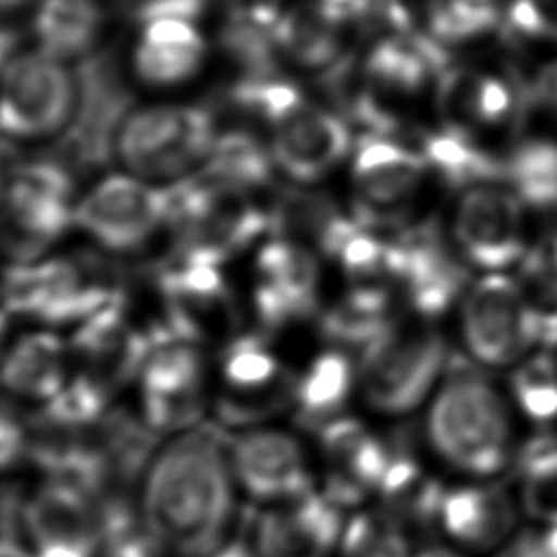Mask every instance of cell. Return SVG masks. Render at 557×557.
<instances>
[{
    "mask_svg": "<svg viewBox=\"0 0 557 557\" xmlns=\"http://www.w3.org/2000/svg\"><path fill=\"white\" fill-rule=\"evenodd\" d=\"M102 255L52 252L35 261L9 263L0 274V305L11 318L33 326L74 329L126 296L120 274Z\"/></svg>",
    "mask_w": 557,
    "mask_h": 557,
    "instance_id": "4",
    "label": "cell"
},
{
    "mask_svg": "<svg viewBox=\"0 0 557 557\" xmlns=\"http://www.w3.org/2000/svg\"><path fill=\"white\" fill-rule=\"evenodd\" d=\"M357 389V368L342 348L315 355L294 379L292 416L298 426L315 431L324 422L348 413V400Z\"/></svg>",
    "mask_w": 557,
    "mask_h": 557,
    "instance_id": "29",
    "label": "cell"
},
{
    "mask_svg": "<svg viewBox=\"0 0 557 557\" xmlns=\"http://www.w3.org/2000/svg\"><path fill=\"white\" fill-rule=\"evenodd\" d=\"M418 152L433 174L444 183L468 189L474 185L503 181V159L494 157L474 135L446 124L418 133Z\"/></svg>",
    "mask_w": 557,
    "mask_h": 557,
    "instance_id": "30",
    "label": "cell"
},
{
    "mask_svg": "<svg viewBox=\"0 0 557 557\" xmlns=\"http://www.w3.org/2000/svg\"><path fill=\"white\" fill-rule=\"evenodd\" d=\"M320 261L313 246L272 235L255 257L252 307L265 329H283L318 307Z\"/></svg>",
    "mask_w": 557,
    "mask_h": 557,
    "instance_id": "21",
    "label": "cell"
},
{
    "mask_svg": "<svg viewBox=\"0 0 557 557\" xmlns=\"http://www.w3.org/2000/svg\"><path fill=\"white\" fill-rule=\"evenodd\" d=\"M135 522L159 557H220L239 542L248 505L226 433L211 424L159 440L133 481Z\"/></svg>",
    "mask_w": 557,
    "mask_h": 557,
    "instance_id": "1",
    "label": "cell"
},
{
    "mask_svg": "<svg viewBox=\"0 0 557 557\" xmlns=\"http://www.w3.org/2000/svg\"><path fill=\"white\" fill-rule=\"evenodd\" d=\"M522 522L509 479L444 476L433 500L426 537L442 540L472 557H492Z\"/></svg>",
    "mask_w": 557,
    "mask_h": 557,
    "instance_id": "16",
    "label": "cell"
},
{
    "mask_svg": "<svg viewBox=\"0 0 557 557\" xmlns=\"http://www.w3.org/2000/svg\"><path fill=\"white\" fill-rule=\"evenodd\" d=\"M137 385V420L163 440L207 422L211 409L205 346L178 335L152 337Z\"/></svg>",
    "mask_w": 557,
    "mask_h": 557,
    "instance_id": "11",
    "label": "cell"
},
{
    "mask_svg": "<svg viewBox=\"0 0 557 557\" xmlns=\"http://www.w3.org/2000/svg\"><path fill=\"white\" fill-rule=\"evenodd\" d=\"M4 174H7V172H4V170H2V163H0V187H2V181H4Z\"/></svg>",
    "mask_w": 557,
    "mask_h": 557,
    "instance_id": "49",
    "label": "cell"
},
{
    "mask_svg": "<svg viewBox=\"0 0 557 557\" xmlns=\"http://www.w3.org/2000/svg\"><path fill=\"white\" fill-rule=\"evenodd\" d=\"M444 50L429 35L396 30L370 46L359 81L389 104L394 98L418 96L446 67Z\"/></svg>",
    "mask_w": 557,
    "mask_h": 557,
    "instance_id": "26",
    "label": "cell"
},
{
    "mask_svg": "<svg viewBox=\"0 0 557 557\" xmlns=\"http://www.w3.org/2000/svg\"><path fill=\"white\" fill-rule=\"evenodd\" d=\"M326 4H331L333 9H337V11H342L344 15H352L355 13V9H359L363 2L361 0H324Z\"/></svg>",
    "mask_w": 557,
    "mask_h": 557,
    "instance_id": "46",
    "label": "cell"
},
{
    "mask_svg": "<svg viewBox=\"0 0 557 557\" xmlns=\"http://www.w3.org/2000/svg\"><path fill=\"white\" fill-rule=\"evenodd\" d=\"M220 557H248V553H246V548L242 546V540L237 542V544H233L226 553H222Z\"/></svg>",
    "mask_w": 557,
    "mask_h": 557,
    "instance_id": "48",
    "label": "cell"
},
{
    "mask_svg": "<svg viewBox=\"0 0 557 557\" xmlns=\"http://www.w3.org/2000/svg\"><path fill=\"white\" fill-rule=\"evenodd\" d=\"M507 24L511 33L524 39L557 41V0H513Z\"/></svg>",
    "mask_w": 557,
    "mask_h": 557,
    "instance_id": "38",
    "label": "cell"
},
{
    "mask_svg": "<svg viewBox=\"0 0 557 557\" xmlns=\"http://www.w3.org/2000/svg\"><path fill=\"white\" fill-rule=\"evenodd\" d=\"M0 557H30L20 540H0Z\"/></svg>",
    "mask_w": 557,
    "mask_h": 557,
    "instance_id": "44",
    "label": "cell"
},
{
    "mask_svg": "<svg viewBox=\"0 0 557 557\" xmlns=\"http://www.w3.org/2000/svg\"><path fill=\"white\" fill-rule=\"evenodd\" d=\"M268 231H272V213L250 191L200 174L170 185L168 235L176 252L224 265Z\"/></svg>",
    "mask_w": 557,
    "mask_h": 557,
    "instance_id": "8",
    "label": "cell"
},
{
    "mask_svg": "<svg viewBox=\"0 0 557 557\" xmlns=\"http://www.w3.org/2000/svg\"><path fill=\"white\" fill-rule=\"evenodd\" d=\"M496 22L494 0H431L429 2V37L444 44L474 39L490 30Z\"/></svg>",
    "mask_w": 557,
    "mask_h": 557,
    "instance_id": "37",
    "label": "cell"
},
{
    "mask_svg": "<svg viewBox=\"0 0 557 557\" xmlns=\"http://www.w3.org/2000/svg\"><path fill=\"white\" fill-rule=\"evenodd\" d=\"M507 479L524 522L557 527V433L527 437Z\"/></svg>",
    "mask_w": 557,
    "mask_h": 557,
    "instance_id": "31",
    "label": "cell"
},
{
    "mask_svg": "<svg viewBox=\"0 0 557 557\" xmlns=\"http://www.w3.org/2000/svg\"><path fill=\"white\" fill-rule=\"evenodd\" d=\"M11 315L4 311V307L0 305V357L9 344V326H11Z\"/></svg>",
    "mask_w": 557,
    "mask_h": 557,
    "instance_id": "45",
    "label": "cell"
},
{
    "mask_svg": "<svg viewBox=\"0 0 557 557\" xmlns=\"http://www.w3.org/2000/svg\"><path fill=\"white\" fill-rule=\"evenodd\" d=\"M418 542L407 522L370 505L346 513L333 557H413Z\"/></svg>",
    "mask_w": 557,
    "mask_h": 557,
    "instance_id": "34",
    "label": "cell"
},
{
    "mask_svg": "<svg viewBox=\"0 0 557 557\" xmlns=\"http://www.w3.org/2000/svg\"><path fill=\"white\" fill-rule=\"evenodd\" d=\"M346 511L313 490L248 509L242 546L248 557H333Z\"/></svg>",
    "mask_w": 557,
    "mask_h": 557,
    "instance_id": "19",
    "label": "cell"
},
{
    "mask_svg": "<svg viewBox=\"0 0 557 557\" xmlns=\"http://www.w3.org/2000/svg\"><path fill=\"white\" fill-rule=\"evenodd\" d=\"M431 168L416 146L398 137L363 133L350 161L355 215L370 226L403 220L422 196Z\"/></svg>",
    "mask_w": 557,
    "mask_h": 557,
    "instance_id": "17",
    "label": "cell"
},
{
    "mask_svg": "<svg viewBox=\"0 0 557 557\" xmlns=\"http://www.w3.org/2000/svg\"><path fill=\"white\" fill-rule=\"evenodd\" d=\"M137 24L159 17H183L198 22L207 11L209 0H113Z\"/></svg>",
    "mask_w": 557,
    "mask_h": 557,
    "instance_id": "41",
    "label": "cell"
},
{
    "mask_svg": "<svg viewBox=\"0 0 557 557\" xmlns=\"http://www.w3.org/2000/svg\"><path fill=\"white\" fill-rule=\"evenodd\" d=\"M524 442L509 396L470 363L450 361L424 407L418 448L426 461L448 479H507Z\"/></svg>",
    "mask_w": 557,
    "mask_h": 557,
    "instance_id": "2",
    "label": "cell"
},
{
    "mask_svg": "<svg viewBox=\"0 0 557 557\" xmlns=\"http://www.w3.org/2000/svg\"><path fill=\"white\" fill-rule=\"evenodd\" d=\"M453 239L459 257L485 272L518 263L529 248L524 202L498 183L463 189L453 213Z\"/></svg>",
    "mask_w": 557,
    "mask_h": 557,
    "instance_id": "18",
    "label": "cell"
},
{
    "mask_svg": "<svg viewBox=\"0 0 557 557\" xmlns=\"http://www.w3.org/2000/svg\"><path fill=\"white\" fill-rule=\"evenodd\" d=\"M403 440L372 429L366 420L342 413L311 431L315 485L342 511L376 505Z\"/></svg>",
    "mask_w": 557,
    "mask_h": 557,
    "instance_id": "10",
    "label": "cell"
},
{
    "mask_svg": "<svg viewBox=\"0 0 557 557\" xmlns=\"http://www.w3.org/2000/svg\"><path fill=\"white\" fill-rule=\"evenodd\" d=\"M231 98L265 126L274 168L294 183L324 178L352 150L346 120L313 102L296 83L276 72L237 78Z\"/></svg>",
    "mask_w": 557,
    "mask_h": 557,
    "instance_id": "3",
    "label": "cell"
},
{
    "mask_svg": "<svg viewBox=\"0 0 557 557\" xmlns=\"http://www.w3.org/2000/svg\"><path fill=\"white\" fill-rule=\"evenodd\" d=\"M509 400L518 418L540 433L557 426V361L548 352H535L516 363L509 379Z\"/></svg>",
    "mask_w": 557,
    "mask_h": 557,
    "instance_id": "36",
    "label": "cell"
},
{
    "mask_svg": "<svg viewBox=\"0 0 557 557\" xmlns=\"http://www.w3.org/2000/svg\"><path fill=\"white\" fill-rule=\"evenodd\" d=\"M28 0H0V13H11V11H17L26 4Z\"/></svg>",
    "mask_w": 557,
    "mask_h": 557,
    "instance_id": "47",
    "label": "cell"
},
{
    "mask_svg": "<svg viewBox=\"0 0 557 557\" xmlns=\"http://www.w3.org/2000/svg\"><path fill=\"white\" fill-rule=\"evenodd\" d=\"M74 65L37 48L17 50L0 70V137L13 144L63 139L78 107Z\"/></svg>",
    "mask_w": 557,
    "mask_h": 557,
    "instance_id": "9",
    "label": "cell"
},
{
    "mask_svg": "<svg viewBox=\"0 0 557 557\" xmlns=\"http://www.w3.org/2000/svg\"><path fill=\"white\" fill-rule=\"evenodd\" d=\"M492 557H557V527L522 522Z\"/></svg>",
    "mask_w": 557,
    "mask_h": 557,
    "instance_id": "40",
    "label": "cell"
},
{
    "mask_svg": "<svg viewBox=\"0 0 557 557\" xmlns=\"http://www.w3.org/2000/svg\"><path fill=\"white\" fill-rule=\"evenodd\" d=\"M442 124L470 133L509 124L522 104V89L513 78L487 67L446 65L435 78Z\"/></svg>",
    "mask_w": 557,
    "mask_h": 557,
    "instance_id": "24",
    "label": "cell"
},
{
    "mask_svg": "<svg viewBox=\"0 0 557 557\" xmlns=\"http://www.w3.org/2000/svg\"><path fill=\"white\" fill-rule=\"evenodd\" d=\"M459 329L470 357L490 368L516 366L540 346L537 313L522 283L500 272L466 287Z\"/></svg>",
    "mask_w": 557,
    "mask_h": 557,
    "instance_id": "13",
    "label": "cell"
},
{
    "mask_svg": "<svg viewBox=\"0 0 557 557\" xmlns=\"http://www.w3.org/2000/svg\"><path fill=\"white\" fill-rule=\"evenodd\" d=\"M348 15L324 0L300 4L276 17L272 39L276 54L311 72H333L344 54V24Z\"/></svg>",
    "mask_w": 557,
    "mask_h": 557,
    "instance_id": "28",
    "label": "cell"
},
{
    "mask_svg": "<svg viewBox=\"0 0 557 557\" xmlns=\"http://www.w3.org/2000/svg\"><path fill=\"white\" fill-rule=\"evenodd\" d=\"M209 39L200 22L159 17L137 24L128 52V74L139 87L174 94L191 85L209 63Z\"/></svg>",
    "mask_w": 557,
    "mask_h": 557,
    "instance_id": "22",
    "label": "cell"
},
{
    "mask_svg": "<svg viewBox=\"0 0 557 557\" xmlns=\"http://www.w3.org/2000/svg\"><path fill=\"white\" fill-rule=\"evenodd\" d=\"M70 374V344L59 329L33 326L9 339L0 357L2 394L39 409L63 389Z\"/></svg>",
    "mask_w": 557,
    "mask_h": 557,
    "instance_id": "25",
    "label": "cell"
},
{
    "mask_svg": "<svg viewBox=\"0 0 557 557\" xmlns=\"http://www.w3.org/2000/svg\"><path fill=\"white\" fill-rule=\"evenodd\" d=\"M224 433L233 476L248 509L318 490L313 448L298 431L268 422Z\"/></svg>",
    "mask_w": 557,
    "mask_h": 557,
    "instance_id": "14",
    "label": "cell"
},
{
    "mask_svg": "<svg viewBox=\"0 0 557 557\" xmlns=\"http://www.w3.org/2000/svg\"><path fill=\"white\" fill-rule=\"evenodd\" d=\"M218 133L213 111L200 102L178 98L139 102L120 120L111 157L117 170L168 187L202 168Z\"/></svg>",
    "mask_w": 557,
    "mask_h": 557,
    "instance_id": "5",
    "label": "cell"
},
{
    "mask_svg": "<svg viewBox=\"0 0 557 557\" xmlns=\"http://www.w3.org/2000/svg\"><path fill=\"white\" fill-rule=\"evenodd\" d=\"M392 281L400 287L405 305L429 322L463 296L468 274L457 252H450L429 226H416L396 237Z\"/></svg>",
    "mask_w": 557,
    "mask_h": 557,
    "instance_id": "23",
    "label": "cell"
},
{
    "mask_svg": "<svg viewBox=\"0 0 557 557\" xmlns=\"http://www.w3.org/2000/svg\"><path fill=\"white\" fill-rule=\"evenodd\" d=\"M168 224L170 185L124 170L102 174L76 200L74 228L107 255H137L168 233Z\"/></svg>",
    "mask_w": 557,
    "mask_h": 557,
    "instance_id": "12",
    "label": "cell"
},
{
    "mask_svg": "<svg viewBox=\"0 0 557 557\" xmlns=\"http://www.w3.org/2000/svg\"><path fill=\"white\" fill-rule=\"evenodd\" d=\"M503 165V181L527 207L557 209V141L527 139Z\"/></svg>",
    "mask_w": 557,
    "mask_h": 557,
    "instance_id": "35",
    "label": "cell"
},
{
    "mask_svg": "<svg viewBox=\"0 0 557 557\" xmlns=\"http://www.w3.org/2000/svg\"><path fill=\"white\" fill-rule=\"evenodd\" d=\"M81 189L72 165L33 159L4 174L0 187V255L9 263L35 261L74 231Z\"/></svg>",
    "mask_w": 557,
    "mask_h": 557,
    "instance_id": "6",
    "label": "cell"
},
{
    "mask_svg": "<svg viewBox=\"0 0 557 557\" xmlns=\"http://www.w3.org/2000/svg\"><path fill=\"white\" fill-rule=\"evenodd\" d=\"M67 344L72 372L115 396L117 389L135 383L152 335L148 326L133 318L124 296L76 324L67 335Z\"/></svg>",
    "mask_w": 557,
    "mask_h": 557,
    "instance_id": "20",
    "label": "cell"
},
{
    "mask_svg": "<svg viewBox=\"0 0 557 557\" xmlns=\"http://www.w3.org/2000/svg\"><path fill=\"white\" fill-rule=\"evenodd\" d=\"M396 322L392 296L385 283H355L337 302H333L320 329L335 346H359L361 350Z\"/></svg>",
    "mask_w": 557,
    "mask_h": 557,
    "instance_id": "32",
    "label": "cell"
},
{
    "mask_svg": "<svg viewBox=\"0 0 557 557\" xmlns=\"http://www.w3.org/2000/svg\"><path fill=\"white\" fill-rule=\"evenodd\" d=\"M33 457V437L20 418L0 405V476L17 470Z\"/></svg>",
    "mask_w": 557,
    "mask_h": 557,
    "instance_id": "39",
    "label": "cell"
},
{
    "mask_svg": "<svg viewBox=\"0 0 557 557\" xmlns=\"http://www.w3.org/2000/svg\"><path fill=\"white\" fill-rule=\"evenodd\" d=\"M446 363V342L426 322H394L361 350L357 392L370 413L403 420L429 403Z\"/></svg>",
    "mask_w": 557,
    "mask_h": 557,
    "instance_id": "7",
    "label": "cell"
},
{
    "mask_svg": "<svg viewBox=\"0 0 557 557\" xmlns=\"http://www.w3.org/2000/svg\"><path fill=\"white\" fill-rule=\"evenodd\" d=\"M107 28V0H39L30 20L35 48L70 65L98 54Z\"/></svg>",
    "mask_w": 557,
    "mask_h": 557,
    "instance_id": "27",
    "label": "cell"
},
{
    "mask_svg": "<svg viewBox=\"0 0 557 557\" xmlns=\"http://www.w3.org/2000/svg\"><path fill=\"white\" fill-rule=\"evenodd\" d=\"M413 557H472L442 540H435V537H424L418 542L416 546V555Z\"/></svg>",
    "mask_w": 557,
    "mask_h": 557,
    "instance_id": "43",
    "label": "cell"
},
{
    "mask_svg": "<svg viewBox=\"0 0 557 557\" xmlns=\"http://www.w3.org/2000/svg\"><path fill=\"white\" fill-rule=\"evenodd\" d=\"M533 98L557 111V59L537 72L533 81Z\"/></svg>",
    "mask_w": 557,
    "mask_h": 557,
    "instance_id": "42",
    "label": "cell"
},
{
    "mask_svg": "<svg viewBox=\"0 0 557 557\" xmlns=\"http://www.w3.org/2000/svg\"><path fill=\"white\" fill-rule=\"evenodd\" d=\"M274 170L268 144L242 128H220L207 161L196 174L255 194L270 183Z\"/></svg>",
    "mask_w": 557,
    "mask_h": 557,
    "instance_id": "33",
    "label": "cell"
},
{
    "mask_svg": "<svg viewBox=\"0 0 557 557\" xmlns=\"http://www.w3.org/2000/svg\"><path fill=\"white\" fill-rule=\"evenodd\" d=\"M294 379L263 337H231L218 361L211 409L228 431L268 424L292 409Z\"/></svg>",
    "mask_w": 557,
    "mask_h": 557,
    "instance_id": "15",
    "label": "cell"
}]
</instances>
